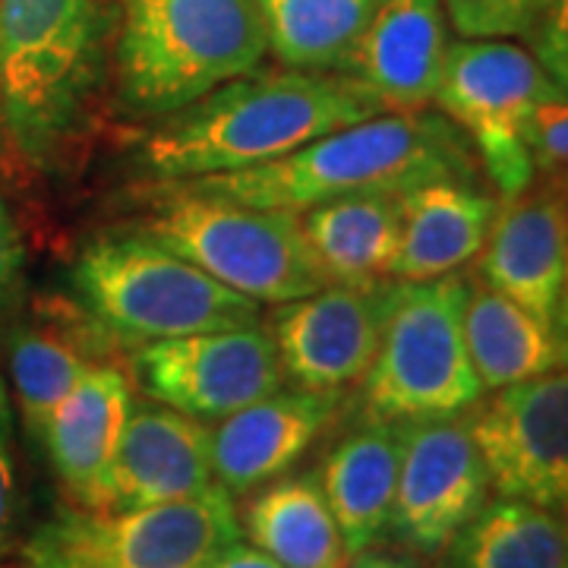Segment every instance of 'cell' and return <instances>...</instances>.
I'll use <instances>...</instances> for the list:
<instances>
[{"label":"cell","instance_id":"8992f818","mask_svg":"<svg viewBox=\"0 0 568 568\" xmlns=\"http://www.w3.org/2000/svg\"><path fill=\"white\" fill-rule=\"evenodd\" d=\"M80 304L118 342H162L263 320V304L224 287L140 231H108L73 265Z\"/></svg>","mask_w":568,"mask_h":568},{"label":"cell","instance_id":"9a60e30c","mask_svg":"<svg viewBox=\"0 0 568 568\" xmlns=\"http://www.w3.org/2000/svg\"><path fill=\"white\" fill-rule=\"evenodd\" d=\"M118 338L80 301L36 297L7 347L13 398L26 429L39 439L51 410L99 364H114Z\"/></svg>","mask_w":568,"mask_h":568},{"label":"cell","instance_id":"5b68a950","mask_svg":"<svg viewBox=\"0 0 568 568\" xmlns=\"http://www.w3.org/2000/svg\"><path fill=\"white\" fill-rule=\"evenodd\" d=\"M224 287L256 304H284L325 287L301 212L227 200L190 183H159L130 224Z\"/></svg>","mask_w":568,"mask_h":568},{"label":"cell","instance_id":"d590c367","mask_svg":"<svg viewBox=\"0 0 568 568\" xmlns=\"http://www.w3.org/2000/svg\"><path fill=\"white\" fill-rule=\"evenodd\" d=\"M0 568H39V566H36V559H29V562H0Z\"/></svg>","mask_w":568,"mask_h":568},{"label":"cell","instance_id":"cb8c5ba5","mask_svg":"<svg viewBox=\"0 0 568 568\" xmlns=\"http://www.w3.org/2000/svg\"><path fill=\"white\" fill-rule=\"evenodd\" d=\"M465 342L487 395L559 369L552 323L534 316L477 275L467 282Z\"/></svg>","mask_w":568,"mask_h":568},{"label":"cell","instance_id":"52a82bcc","mask_svg":"<svg viewBox=\"0 0 568 568\" xmlns=\"http://www.w3.org/2000/svg\"><path fill=\"white\" fill-rule=\"evenodd\" d=\"M467 275L386 282L379 347L364 379L369 420L414 424L465 417L487 392L465 342Z\"/></svg>","mask_w":568,"mask_h":568},{"label":"cell","instance_id":"277c9868","mask_svg":"<svg viewBox=\"0 0 568 568\" xmlns=\"http://www.w3.org/2000/svg\"><path fill=\"white\" fill-rule=\"evenodd\" d=\"M268 54L256 0H118L111 80L118 111L159 121Z\"/></svg>","mask_w":568,"mask_h":568},{"label":"cell","instance_id":"1f68e13d","mask_svg":"<svg viewBox=\"0 0 568 568\" xmlns=\"http://www.w3.org/2000/svg\"><path fill=\"white\" fill-rule=\"evenodd\" d=\"M205 568H284L278 566L272 556H265L263 549H256L253 544H244V540H234L231 547L222 549L212 562Z\"/></svg>","mask_w":568,"mask_h":568},{"label":"cell","instance_id":"ac0fdd59","mask_svg":"<svg viewBox=\"0 0 568 568\" xmlns=\"http://www.w3.org/2000/svg\"><path fill=\"white\" fill-rule=\"evenodd\" d=\"M215 484L209 424L159 402H133L104 484V508H142L200 496Z\"/></svg>","mask_w":568,"mask_h":568},{"label":"cell","instance_id":"d6986e66","mask_svg":"<svg viewBox=\"0 0 568 568\" xmlns=\"http://www.w3.org/2000/svg\"><path fill=\"white\" fill-rule=\"evenodd\" d=\"M133 407V379L118 364L92 366L51 410L39 443L73 508H104V484Z\"/></svg>","mask_w":568,"mask_h":568},{"label":"cell","instance_id":"8fae6325","mask_svg":"<svg viewBox=\"0 0 568 568\" xmlns=\"http://www.w3.org/2000/svg\"><path fill=\"white\" fill-rule=\"evenodd\" d=\"M130 361L152 402L203 424H215L284 386L275 342L260 323L145 342Z\"/></svg>","mask_w":568,"mask_h":568},{"label":"cell","instance_id":"3957f363","mask_svg":"<svg viewBox=\"0 0 568 568\" xmlns=\"http://www.w3.org/2000/svg\"><path fill=\"white\" fill-rule=\"evenodd\" d=\"M118 0H0V121L36 164L89 126L111 77Z\"/></svg>","mask_w":568,"mask_h":568},{"label":"cell","instance_id":"7c38bea8","mask_svg":"<svg viewBox=\"0 0 568 568\" xmlns=\"http://www.w3.org/2000/svg\"><path fill=\"white\" fill-rule=\"evenodd\" d=\"M489 474L465 417L402 424V462L388 537L417 559H439L489 503Z\"/></svg>","mask_w":568,"mask_h":568},{"label":"cell","instance_id":"83f0119b","mask_svg":"<svg viewBox=\"0 0 568 568\" xmlns=\"http://www.w3.org/2000/svg\"><path fill=\"white\" fill-rule=\"evenodd\" d=\"M528 152L534 174L568 183V95L534 111L528 126Z\"/></svg>","mask_w":568,"mask_h":568},{"label":"cell","instance_id":"e575fe53","mask_svg":"<svg viewBox=\"0 0 568 568\" xmlns=\"http://www.w3.org/2000/svg\"><path fill=\"white\" fill-rule=\"evenodd\" d=\"M36 559V566L39 568H73L67 566V562H61V559H51V556H32Z\"/></svg>","mask_w":568,"mask_h":568},{"label":"cell","instance_id":"4316f807","mask_svg":"<svg viewBox=\"0 0 568 568\" xmlns=\"http://www.w3.org/2000/svg\"><path fill=\"white\" fill-rule=\"evenodd\" d=\"M448 26L462 39H525L549 0H443Z\"/></svg>","mask_w":568,"mask_h":568},{"label":"cell","instance_id":"603a6c76","mask_svg":"<svg viewBox=\"0 0 568 568\" xmlns=\"http://www.w3.org/2000/svg\"><path fill=\"white\" fill-rule=\"evenodd\" d=\"M304 241L328 284L379 287L388 282L402 234V196L357 193L301 212Z\"/></svg>","mask_w":568,"mask_h":568},{"label":"cell","instance_id":"836d02e7","mask_svg":"<svg viewBox=\"0 0 568 568\" xmlns=\"http://www.w3.org/2000/svg\"><path fill=\"white\" fill-rule=\"evenodd\" d=\"M345 568H420L407 556H392V552H373L366 549L361 556H354Z\"/></svg>","mask_w":568,"mask_h":568},{"label":"cell","instance_id":"d6a6232c","mask_svg":"<svg viewBox=\"0 0 568 568\" xmlns=\"http://www.w3.org/2000/svg\"><path fill=\"white\" fill-rule=\"evenodd\" d=\"M552 335H556V345H559V366L568 369V275L562 297H559L556 313H552Z\"/></svg>","mask_w":568,"mask_h":568},{"label":"cell","instance_id":"9c48e42d","mask_svg":"<svg viewBox=\"0 0 568 568\" xmlns=\"http://www.w3.org/2000/svg\"><path fill=\"white\" fill-rule=\"evenodd\" d=\"M241 537L234 496L212 484L200 496L159 506L118 511L70 506L41 530L32 556L73 568H205Z\"/></svg>","mask_w":568,"mask_h":568},{"label":"cell","instance_id":"6da1fadb","mask_svg":"<svg viewBox=\"0 0 568 568\" xmlns=\"http://www.w3.org/2000/svg\"><path fill=\"white\" fill-rule=\"evenodd\" d=\"M373 114L383 111L342 73L253 70L152 121L133 164L159 183L200 181L275 162Z\"/></svg>","mask_w":568,"mask_h":568},{"label":"cell","instance_id":"7a4b0ae2","mask_svg":"<svg viewBox=\"0 0 568 568\" xmlns=\"http://www.w3.org/2000/svg\"><path fill=\"white\" fill-rule=\"evenodd\" d=\"M433 181L487 183V178L467 136L446 114L383 111L332 130L275 162L181 183L246 205L304 212L357 193L405 196Z\"/></svg>","mask_w":568,"mask_h":568},{"label":"cell","instance_id":"7402d4cb","mask_svg":"<svg viewBox=\"0 0 568 568\" xmlns=\"http://www.w3.org/2000/svg\"><path fill=\"white\" fill-rule=\"evenodd\" d=\"M237 521L246 540L284 568H345L351 562L316 470H287L250 489Z\"/></svg>","mask_w":568,"mask_h":568},{"label":"cell","instance_id":"ba28073f","mask_svg":"<svg viewBox=\"0 0 568 568\" xmlns=\"http://www.w3.org/2000/svg\"><path fill=\"white\" fill-rule=\"evenodd\" d=\"M562 95L528 44L458 39L448 44L433 104L465 133L493 193L511 200L537 178L528 152L530 118Z\"/></svg>","mask_w":568,"mask_h":568},{"label":"cell","instance_id":"f1b7e54d","mask_svg":"<svg viewBox=\"0 0 568 568\" xmlns=\"http://www.w3.org/2000/svg\"><path fill=\"white\" fill-rule=\"evenodd\" d=\"M17 521H20V480H17V452H13V407L0 376V556L13 547Z\"/></svg>","mask_w":568,"mask_h":568},{"label":"cell","instance_id":"30bf717a","mask_svg":"<svg viewBox=\"0 0 568 568\" xmlns=\"http://www.w3.org/2000/svg\"><path fill=\"white\" fill-rule=\"evenodd\" d=\"M465 424L496 496L568 515V369L489 392Z\"/></svg>","mask_w":568,"mask_h":568},{"label":"cell","instance_id":"4dcf8cb0","mask_svg":"<svg viewBox=\"0 0 568 568\" xmlns=\"http://www.w3.org/2000/svg\"><path fill=\"white\" fill-rule=\"evenodd\" d=\"M20 234L13 227V219H10L7 205L0 200V301H3V294L10 291V284L17 278V272H20Z\"/></svg>","mask_w":568,"mask_h":568},{"label":"cell","instance_id":"e0dca14e","mask_svg":"<svg viewBox=\"0 0 568 568\" xmlns=\"http://www.w3.org/2000/svg\"><path fill=\"white\" fill-rule=\"evenodd\" d=\"M448 44L443 0H379L342 77L379 111H426L443 80Z\"/></svg>","mask_w":568,"mask_h":568},{"label":"cell","instance_id":"f546056e","mask_svg":"<svg viewBox=\"0 0 568 568\" xmlns=\"http://www.w3.org/2000/svg\"><path fill=\"white\" fill-rule=\"evenodd\" d=\"M530 54L568 95V0H549L547 13L528 36Z\"/></svg>","mask_w":568,"mask_h":568},{"label":"cell","instance_id":"5bb4252c","mask_svg":"<svg viewBox=\"0 0 568 568\" xmlns=\"http://www.w3.org/2000/svg\"><path fill=\"white\" fill-rule=\"evenodd\" d=\"M568 275V183L534 178L518 196L499 200L477 278L552 323Z\"/></svg>","mask_w":568,"mask_h":568},{"label":"cell","instance_id":"484cf974","mask_svg":"<svg viewBox=\"0 0 568 568\" xmlns=\"http://www.w3.org/2000/svg\"><path fill=\"white\" fill-rule=\"evenodd\" d=\"M275 61L306 73H342L379 0H256Z\"/></svg>","mask_w":568,"mask_h":568},{"label":"cell","instance_id":"2e32d148","mask_svg":"<svg viewBox=\"0 0 568 568\" xmlns=\"http://www.w3.org/2000/svg\"><path fill=\"white\" fill-rule=\"evenodd\" d=\"M345 407V395L275 392L209 426L212 477L231 496L287 474L328 433Z\"/></svg>","mask_w":568,"mask_h":568},{"label":"cell","instance_id":"d4e9b609","mask_svg":"<svg viewBox=\"0 0 568 568\" xmlns=\"http://www.w3.org/2000/svg\"><path fill=\"white\" fill-rule=\"evenodd\" d=\"M436 568H568V515L496 496L455 534Z\"/></svg>","mask_w":568,"mask_h":568},{"label":"cell","instance_id":"ffe728a7","mask_svg":"<svg viewBox=\"0 0 568 568\" xmlns=\"http://www.w3.org/2000/svg\"><path fill=\"white\" fill-rule=\"evenodd\" d=\"M499 196L487 183L433 181L402 196V234L388 282H433L470 265L487 244Z\"/></svg>","mask_w":568,"mask_h":568},{"label":"cell","instance_id":"44dd1931","mask_svg":"<svg viewBox=\"0 0 568 568\" xmlns=\"http://www.w3.org/2000/svg\"><path fill=\"white\" fill-rule=\"evenodd\" d=\"M398 462H402V424L369 420V417L364 426L351 429L325 452L316 477L345 537L351 559L388 537Z\"/></svg>","mask_w":568,"mask_h":568},{"label":"cell","instance_id":"4fadbf2b","mask_svg":"<svg viewBox=\"0 0 568 568\" xmlns=\"http://www.w3.org/2000/svg\"><path fill=\"white\" fill-rule=\"evenodd\" d=\"M383 287L325 284L306 297L275 304L265 332L275 342L284 376L320 395H347L364 386L379 347Z\"/></svg>","mask_w":568,"mask_h":568}]
</instances>
